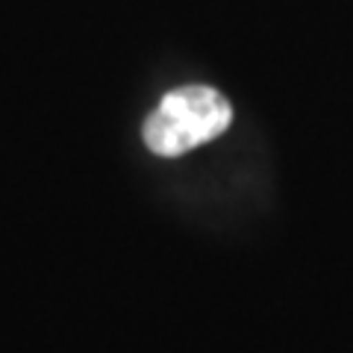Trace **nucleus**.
Here are the masks:
<instances>
[{
	"label": "nucleus",
	"instance_id": "f257e3e1",
	"mask_svg": "<svg viewBox=\"0 0 353 353\" xmlns=\"http://www.w3.org/2000/svg\"><path fill=\"white\" fill-rule=\"evenodd\" d=\"M233 124V106L209 85H183L162 97L145 121V145L165 159L183 157L206 141L218 139Z\"/></svg>",
	"mask_w": 353,
	"mask_h": 353
}]
</instances>
